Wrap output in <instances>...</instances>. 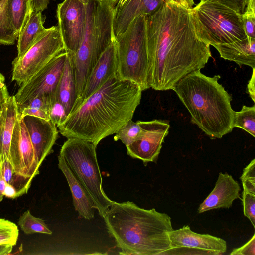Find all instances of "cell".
Returning <instances> with one entry per match:
<instances>
[{
	"label": "cell",
	"instance_id": "obj_32",
	"mask_svg": "<svg viewBox=\"0 0 255 255\" xmlns=\"http://www.w3.org/2000/svg\"><path fill=\"white\" fill-rule=\"evenodd\" d=\"M242 201L244 215L247 217L255 228V194L243 191Z\"/></svg>",
	"mask_w": 255,
	"mask_h": 255
},
{
	"label": "cell",
	"instance_id": "obj_1",
	"mask_svg": "<svg viewBox=\"0 0 255 255\" xmlns=\"http://www.w3.org/2000/svg\"><path fill=\"white\" fill-rule=\"evenodd\" d=\"M192 8L171 0L147 16L150 88L172 90L184 76L203 68L212 57Z\"/></svg>",
	"mask_w": 255,
	"mask_h": 255
},
{
	"label": "cell",
	"instance_id": "obj_28",
	"mask_svg": "<svg viewBox=\"0 0 255 255\" xmlns=\"http://www.w3.org/2000/svg\"><path fill=\"white\" fill-rule=\"evenodd\" d=\"M233 127L241 128L255 137V105H244L239 112H235Z\"/></svg>",
	"mask_w": 255,
	"mask_h": 255
},
{
	"label": "cell",
	"instance_id": "obj_22",
	"mask_svg": "<svg viewBox=\"0 0 255 255\" xmlns=\"http://www.w3.org/2000/svg\"><path fill=\"white\" fill-rule=\"evenodd\" d=\"M41 11L33 10L17 38V56L22 57L27 51L43 35L47 28Z\"/></svg>",
	"mask_w": 255,
	"mask_h": 255
},
{
	"label": "cell",
	"instance_id": "obj_38",
	"mask_svg": "<svg viewBox=\"0 0 255 255\" xmlns=\"http://www.w3.org/2000/svg\"><path fill=\"white\" fill-rule=\"evenodd\" d=\"M255 68L253 69L252 75L247 84V91L254 102H255Z\"/></svg>",
	"mask_w": 255,
	"mask_h": 255
},
{
	"label": "cell",
	"instance_id": "obj_4",
	"mask_svg": "<svg viewBox=\"0 0 255 255\" xmlns=\"http://www.w3.org/2000/svg\"><path fill=\"white\" fill-rule=\"evenodd\" d=\"M220 76H206L200 70L191 72L172 88L196 125L211 138H221L234 127L235 112L232 97L218 82Z\"/></svg>",
	"mask_w": 255,
	"mask_h": 255
},
{
	"label": "cell",
	"instance_id": "obj_18",
	"mask_svg": "<svg viewBox=\"0 0 255 255\" xmlns=\"http://www.w3.org/2000/svg\"><path fill=\"white\" fill-rule=\"evenodd\" d=\"M241 190L239 184L232 175L220 172L214 189L200 204L198 212L202 213L215 209L230 208L234 200L240 198Z\"/></svg>",
	"mask_w": 255,
	"mask_h": 255
},
{
	"label": "cell",
	"instance_id": "obj_11",
	"mask_svg": "<svg viewBox=\"0 0 255 255\" xmlns=\"http://www.w3.org/2000/svg\"><path fill=\"white\" fill-rule=\"evenodd\" d=\"M87 1L63 0L57 5V26L64 50L71 55L76 53L82 42L86 27Z\"/></svg>",
	"mask_w": 255,
	"mask_h": 255
},
{
	"label": "cell",
	"instance_id": "obj_26",
	"mask_svg": "<svg viewBox=\"0 0 255 255\" xmlns=\"http://www.w3.org/2000/svg\"><path fill=\"white\" fill-rule=\"evenodd\" d=\"M9 1L0 2V44L11 45L15 43L18 37L13 28L9 15Z\"/></svg>",
	"mask_w": 255,
	"mask_h": 255
},
{
	"label": "cell",
	"instance_id": "obj_40",
	"mask_svg": "<svg viewBox=\"0 0 255 255\" xmlns=\"http://www.w3.org/2000/svg\"><path fill=\"white\" fill-rule=\"evenodd\" d=\"M4 196L12 199L17 198L15 189L11 185L6 183L4 192Z\"/></svg>",
	"mask_w": 255,
	"mask_h": 255
},
{
	"label": "cell",
	"instance_id": "obj_39",
	"mask_svg": "<svg viewBox=\"0 0 255 255\" xmlns=\"http://www.w3.org/2000/svg\"><path fill=\"white\" fill-rule=\"evenodd\" d=\"M49 3V0H33V10L42 12L45 10Z\"/></svg>",
	"mask_w": 255,
	"mask_h": 255
},
{
	"label": "cell",
	"instance_id": "obj_30",
	"mask_svg": "<svg viewBox=\"0 0 255 255\" xmlns=\"http://www.w3.org/2000/svg\"><path fill=\"white\" fill-rule=\"evenodd\" d=\"M19 235L17 226L8 220L0 218V245L16 244Z\"/></svg>",
	"mask_w": 255,
	"mask_h": 255
},
{
	"label": "cell",
	"instance_id": "obj_8",
	"mask_svg": "<svg viewBox=\"0 0 255 255\" xmlns=\"http://www.w3.org/2000/svg\"><path fill=\"white\" fill-rule=\"evenodd\" d=\"M204 40L210 45L247 37L242 14L214 0H201L192 8Z\"/></svg>",
	"mask_w": 255,
	"mask_h": 255
},
{
	"label": "cell",
	"instance_id": "obj_6",
	"mask_svg": "<svg viewBox=\"0 0 255 255\" xmlns=\"http://www.w3.org/2000/svg\"><path fill=\"white\" fill-rule=\"evenodd\" d=\"M93 143L70 138L64 143L59 156L65 162L74 176L93 201L95 209L103 218L116 202L110 199L102 186V177Z\"/></svg>",
	"mask_w": 255,
	"mask_h": 255
},
{
	"label": "cell",
	"instance_id": "obj_20",
	"mask_svg": "<svg viewBox=\"0 0 255 255\" xmlns=\"http://www.w3.org/2000/svg\"><path fill=\"white\" fill-rule=\"evenodd\" d=\"M58 167L64 174L70 189L75 209L87 220L94 217L95 205L82 185L77 180L64 161L58 156Z\"/></svg>",
	"mask_w": 255,
	"mask_h": 255
},
{
	"label": "cell",
	"instance_id": "obj_2",
	"mask_svg": "<svg viewBox=\"0 0 255 255\" xmlns=\"http://www.w3.org/2000/svg\"><path fill=\"white\" fill-rule=\"evenodd\" d=\"M142 92L137 84L115 75L68 116L58 127L59 132L97 146L132 119Z\"/></svg>",
	"mask_w": 255,
	"mask_h": 255
},
{
	"label": "cell",
	"instance_id": "obj_9",
	"mask_svg": "<svg viewBox=\"0 0 255 255\" xmlns=\"http://www.w3.org/2000/svg\"><path fill=\"white\" fill-rule=\"evenodd\" d=\"M64 51L58 26L47 28L43 35L22 57H16L13 60L12 81L21 85Z\"/></svg>",
	"mask_w": 255,
	"mask_h": 255
},
{
	"label": "cell",
	"instance_id": "obj_5",
	"mask_svg": "<svg viewBox=\"0 0 255 255\" xmlns=\"http://www.w3.org/2000/svg\"><path fill=\"white\" fill-rule=\"evenodd\" d=\"M117 2L118 0H88L82 42L75 54H69L75 79L76 100L80 97L94 66L115 38L114 20Z\"/></svg>",
	"mask_w": 255,
	"mask_h": 255
},
{
	"label": "cell",
	"instance_id": "obj_23",
	"mask_svg": "<svg viewBox=\"0 0 255 255\" xmlns=\"http://www.w3.org/2000/svg\"><path fill=\"white\" fill-rule=\"evenodd\" d=\"M76 98L75 76L71 60L68 54L57 86L55 99L58 100L63 105L68 116L73 110Z\"/></svg>",
	"mask_w": 255,
	"mask_h": 255
},
{
	"label": "cell",
	"instance_id": "obj_7",
	"mask_svg": "<svg viewBox=\"0 0 255 255\" xmlns=\"http://www.w3.org/2000/svg\"><path fill=\"white\" fill-rule=\"evenodd\" d=\"M146 23L147 16L136 17L124 33L115 37L117 76L137 84L142 91L150 88Z\"/></svg>",
	"mask_w": 255,
	"mask_h": 255
},
{
	"label": "cell",
	"instance_id": "obj_31",
	"mask_svg": "<svg viewBox=\"0 0 255 255\" xmlns=\"http://www.w3.org/2000/svg\"><path fill=\"white\" fill-rule=\"evenodd\" d=\"M240 179L243 191L255 194V159L244 169Z\"/></svg>",
	"mask_w": 255,
	"mask_h": 255
},
{
	"label": "cell",
	"instance_id": "obj_43",
	"mask_svg": "<svg viewBox=\"0 0 255 255\" xmlns=\"http://www.w3.org/2000/svg\"><path fill=\"white\" fill-rule=\"evenodd\" d=\"M3 0H0V2L2 1Z\"/></svg>",
	"mask_w": 255,
	"mask_h": 255
},
{
	"label": "cell",
	"instance_id": "obj_42",
	"mask_svg": "<svg viewBox=\"0 0 255 255\" xmlns=\"http://www.w3.org/2000/svg\"><path fill=\"white\" fill-rule=\"evenodd\" d=\"M13 249V246L9 245H0V255H5L10 254Z\"/></svg>",
	"mask_w": 255,
	"mask_h": 255
},
{
	"label": "cell",
	"instance_id": "obj_15",
	"mask_svg": "<svg viewBox=\"0 0 255 255\" xmlns=\"http://www.w3.org/2000/svg\"><path fill=\"white\" fill-rule=\"evenodd\" d=\"M117 49L115 38L102 54L89 74L81 96L76 101L72 111L101 88L110 78L117 75Z\"/></svg>",
	"mask_w": 255,
	"mask_h": 255
},
{
	"label": "cell",
	"instance_id": "obj_16",
	"mask_svg": "<svg viewBox=\"0 0 255 255\" xmlns=\"http://www.w3.org/2000/svg\"><path fill=\"white\" fill-rule=\"evenodd\" d=\"M39 166L52 150L58 136L57 126L50 120L27 115L23 118Z\"/></svg>",
	"mask_w": 255,
	"mask_h": 255
},
{
	"label": "cell",
	"instance_id": "obj_14",
	"mask_svg": "<svg viewBox=\"0 0 255 255\" xmlns=\"http://www.w3.org/2000/svg\"><path fill=\"white\" fill-rule=\"evenodd\" d=\"M168 236L171 249L167 255L174 254L183 249L197 252L198 254L222 255L227 250L224 239L209 234L193 232L188 225L170 231Z\"/></svg>",
	"mask_w": 255,
	"mask_h": 255
},
{
	"label": "cell",
	"instance_id": "obj_41",
	"mask_svg": "<svg viewBox=\"0 0 255 255\" xmlns=\"http://www.w3.org/2000/svg\"><path fill=\"white\" fill-rule=\"evenodd\" d=\"M6 184V182L3 179L1 171L0 170V202L3 199V192Z\"/></svg>",
	"mask_w": 255,
	"mask_h": 255
},
{
	"label": "cell",
	"instance_id": "obj_10",
	"mask_svg": "<svg viewBox=\"0 0 255 255\" xmlns=\"http://www.w3.org/2000/svg\"><path fill=\"white\" fill-rule=\"evenodd\" d=\"M68 55L64 51L55 56L38 72L20 85L14 95L19 107L38 96L52 103Z\"/></svg>",
	"mask_w": 255,
	"mask_h": 255
},
{
	"label": "cell",
	"instance_id": "obj_44",
	"mask_svg": "<svg viewBox=\"0 0 255 255\" xmlns=\"http://www.w3.org/2000/svg\"></svg>",
	"mask_w": 255,
	"mask_h": 255
},
{
	"label": "cell",
	"instance_id": "obj_27",
	"mask_svg": "<svg viewBox=\"0 0 255 255\" xmlns=\"http://www.w3.org/2000/svg\"><path fill=\"white\" fill-rule=\"evenodd\" d=\"M17 223L21 230L27 235L35 233L52 234L44 221L41 218L34 217L29 210H26L20 216Z\"/></svg>",
	"mask_w": 255,
	"mask_h": 255
},
{
	"label": "cell",
	"instance_id": "obj_12",
	"mask_svg": "<svg viewBox=\"0 0 255 255\" xmlns=\"http://www.w3.org/2000/svg\"><path fill=\"white\" fill-rule=\"evenodd\" d=\"M140 132L131 144L127 146V153L134 159L148 162H156L162 145L170 128L166 120L155 119L149 121H138Z\"/></svg>",
	"mask_w": 255,
	"mask_h": 255
},
{
	"label": "cell",
	"instance_id": "obj_34",
	"mask_svg": "<svg viewBox=\"0 0 255 255\" xmlns=\"http://www.w3.org/2000/svg\"><path fill=\"white\" fill-rule=\"evenodd\" d=\"M232 255H255V234L243 246L234 249L230 254Z\"/></svg>",
	"mask_w": 255,
	"mask_h": 255
},
{
	"label": "cell",
	"instance_id": "obj_25",
	"mask_svg": "<svg viewBox=\"0 0 255 255\" xmlns=\"http://www.w3.org/2000/svg\"><path fill=\"white\" fill-rule=\"evenodd\" d=\"M33 10V0H9L10 22L13 28L18 34L26 24Z\"/></svg>",
	"mask_w": 255,
	"mask_h": 255
},
{
	"label": "cell",
	"instance_id": "obj_33",
	"mask_svg": "<svg viewBox=\"0 0 255 255\" xmlns=\"http://www.w3.org/2000/svg\"><path fill=\"white\" fill-rule=\"evenodd\" d=\"M49 116L50 121L57 127L62 124L68 117L64 106L56 99H55L50 105Z\"/></svg>",
	"mask_w": 255,
	"mask_h": 255
},
{
	"label": "cell",
	"instance_id": "obj_29",
	"mask_svg": "<svg viewBox=\"0 0 255 255\" xmlns=\"http://www.w3.org/2000/svg\"><path fill=\"white\" fill-rule=\"evenodd\" d=\"M140 130L138 121L134 122L130 120L115 133L114 140H120L126 146H128L136 140Z\"/></svg>",
	"mask_w": 255,
	"mask_h": 255
},
{
	"label": "cell",
	"instance_id": "obj_35",
	"mask_svg": "<svg viewBox=\"0 0 255 255\" xmlns=\"http://www.w3.org/2000/svg\"><path fill=\"white\" fill-rule=\"evenodd\" d=\"M244 28L247 37L255 38V14H242Z\"/></svg>",
	"mask_w": 255,
	"mask_h": 255
},
{
	"label": "cell",
	"instance_id": "obj_13",
	"mask_svg": "<svg viewBox=\"0 0 255 255\" xmlns=\"http://www.w3.org/2000/svg\"><path fill=\"white\" fill-rule=\"evenodd\" d=\"M9 161L15 172L25 176L33 179L39 173L40 166L26 127L19 113L13 128Z\"/></svg>",
	"mask_w": 255,
	"mask_h": 255
},
{
	"label": "cell",
	"instance_id": "obj_3",
	"mask_svg": "<svg viewBox=\"0 0 255 255\" xmlns=\"http://www.w3.org/2000/svg\"><path fill=\"white\" fill-rule=\"evenodd\" d=\"M103 218L121 255H163L171 249L168 233L173 229L166 213L126 201L115 202Z\"/></svg>",
	"mask_w": 255,
	"mask_h": 255
},
{
	"label": "cell",
	"instance_id": "obj_21",
	"mask_svg": "<svg viewBox=\"0 0 255 255\" xmlns=\"http://www.w3.org/2000/svg\"><path fill=\"white\" fill-rule=\"evenodd\" d=\"M18 113L14 96H9L0 116V155L8 160L12 135Z\"/></svg>",
	"mask_w": 255,
	"mask_h": 255
},
{
	"label": "cell",
	"instance_id": "obj_24",
	"mask_svg": "<svg viewBox=\"0 0 255 255\" xmlns=\"http://www.w3.org/2000/svg\"><path fill=\"white\" fill-rule=\"evenodd\" d=\"M0 170L2 177L17 192V197L27 193L33 179L15 172L8 160L0 155Z\"/></svg>",
	"mask_w": 255,
	"mask_h": 255
},
{
	"label": "cell",
	"instance_id": "obj_19",
	"mask_svg": "<svg viewBox=\"0 0 255 255\" xmlns=\"http://www.w3.org/2000/svg\"><path fill=\"white\" fill-rule=\"evenodd\" d=\"M218 51L220 57L235 62L239 66L247 65L255 68V38H246L229 44L213 46Z\"/></svg>",
	"mask_w": 255,
	"mask_h": 255
},
{
	"label": "cell",
	"instance_id": "obj_36",
	"mask_svg": "<svg viewBox=\"0 0 255 255\" xmlns=\"http://www.w3.org/2000/svg\"><path fill=\"white\" fill-rule=\"evenodd\" d=\"M231 8L238 13L243 14L248 0H214Z\"/></svg>",
	"mask_w": 255,
	"mask_h": 255
},
{
	"label": "cell",
	"instance_id": "obj_17",
	"mask_svg": "<svg viewBox=\"0 0 255 255\" xmlns=\"http://www.w3.org/2000/svg\"><path fill=\"white\" fill-rule=\"evenodd\" d=\"M171 0H118L115 8L114 32L117 37L124 33L130 23L140 15L149 16L164 3ZM178 1L179 0H174Z\"/></svg>",
	"mask_w": 255,
	"mask_h": 255
},
{
	"label": "cell",
	"instance_id": "obj_37",
	"mask_svg": "<svg viewBox=\"0 0 255 255\" xmlns=\"http://www.w3.org/2000/svg\"><path fill=\"white\" fill-rule=\"evenodd\" d=\"M9 96L7 88L5 83V78L0 72V116Z\"/></svg>",
	"mask_w": 255,
	"mask_h": 255
}]
</instances>
